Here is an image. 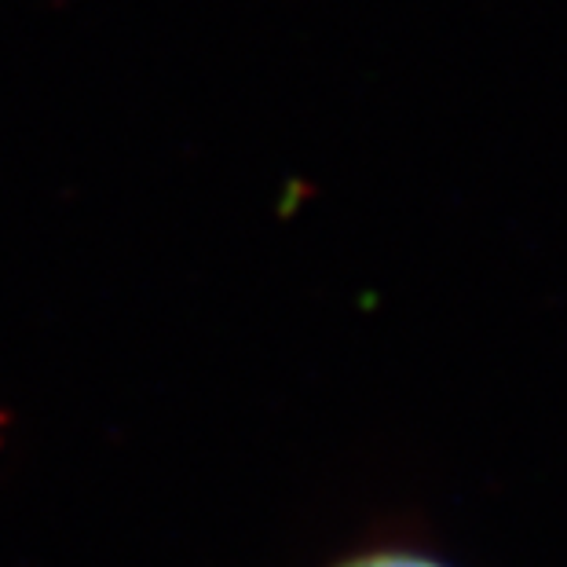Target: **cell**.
Here are the masks:
<instances>
[{"instance_id":"1","label":"cell","mask_w":567,"mask_h":567,"mask_svg":"<svg viewBox=\"0 0 567 567\" xmlns=\"http://www.w3.org/2000/svg\"><path fill=\"white\" fill-rule=\"evenodd\" d=\"M333 567H451L429 553H417V549H367V553H355Z\"/></svg>"}]
</instances>
